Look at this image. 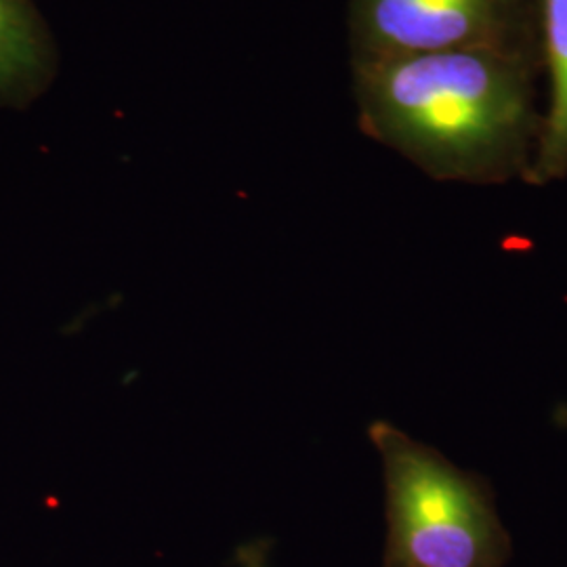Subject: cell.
Here are the masks:
<instances>
[{"label":"cell","instance_id":"6da1fadb","mask_svg":"<svg viewBox=\"0 0 567 567\" xmlns=\"http://www.w3.org/2000/svg\"><path fill=\"white\" fill-rule=\"evenodd\" d=\"M543 55L494 49L353 61L360 126L440 182L526 179Z\"/></svg>","mask_w":567,"mask_h":567},{"label":"cell","instance_id":"7a4b0ae2","mask_svg":"<svg viewBox=\"0 0 567 567\" xmlns=\"http://www.w3.org/2000/svg\"><path fill=\"white\" fill-rule=\"evenodd\" d=\"M370 440L385 477V567L505 566V527L471 475L386 421Z\"/></svg>","mask_w":567,"mask_h":567},{"label":"cell","instance_id":"3957f363","mask_svg":"<svg viewBox=\"0 0 567 567\" xmlns=\"http://www.w3.org/2000/svg\"><path fill=\"white\" fill-rule=\"evenodd\" d=\"M355 60L494 49L543 55L538 0H351Z\"/></svg>","mask_w":567,"mask_h":567},{"label":"cell","instance_id":"277c9868","mask_svg":"<svg viewBox=\"0 0 567 567\" xmlns=\"http://www.w3.org/2000/svg\"><path fill=\"white\" fill-rule=\"evenodd\" d=\"M53 74L55 49L32 0H0V103L34 102Z\"/></svg>","mask_w":567,"mask_h":567},{"label":"cell","instance_id":"5b68a950","mask_svg":"<svg viewBox=\"0 0 567 567\" xmlns=\"http://www.w3.org/2000/svg\"><path fill=\"white\" fill-rule=\"evenodd\" d=\"M538 4L550 100L524 182L547 185L567 175V0H538Z\"/></svg>","mask_w":567,"mask_h":567}]
</instances>
